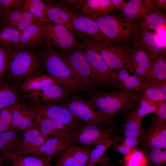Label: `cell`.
Segmentation results:
<instances>
[{
	"instance_id": "1",
	"label": "cell",
	"mask_w": 166,
	"mask_h": 166,
	"mask_svg": "<svg viewBox=\"0 0 166 166\" xmlns=\"http://www.w3.org/2000/svg\"><path fill=\"white\" fill-rule=\"evenodd\" d=\"M84 16L97 22L101 32L112 44L128 51L139 41L140 30L138 25L121 16Z\"/></svg>"
},
{
	"instance_id": "2",
	"label": "cell",
	"mask_w": 166,
	"mask_h": 166,
	"mask_svg": "<svg viewBox=\"0 0 166 166\" xmlns=\"http://www.w3.org/2000/svg\"><path fill=\"white\" fill-rule=\"evenodd\" d=\"M142 91L123 90L111 92H95L91 94L88 102L102 114L113 118L117 114L127 112L135 106Z\"/></svg>"
},
{
	"instance_id": "3",
	"label": "cell",
	"mask_w": 166,
	"mask_h": 166,
	"mask_svg": "<svg viewBox=\"0 0 166 166\" xmlns=\"http://www.w3.org/2000/svg\"><path fill=\"white\" fill-rule=\"evenodd\" d=\"M67 132L71 144L90 146L107 142L116 135L113 128H104L96 124L81 121L71 126Z\"/></svg>"
},
{
	"instance_id": "4",
	"label": "cell",
	"mask_w": 166,
	"mask_h": 166,
	"mask_svg": "<svg viewBox=\"0 0 166 166\" xmlns=\"http://www.w3.org/2000/svg\"><path fill=\"white\" fill-rule=\"evenodd\" d=\"M81 38V43L97 52L113 72L123 68L130 70L131 56L127 50L110 42H100L88 37Z\"/></svg>"
},
{
	"instance_id": "5",
	"label": "cell",
	"mask_w": 166,
	"mask_h": 166,
	"mask_svg": "<svg viewBox=\"0 0 166 166\" xmlns=\"http://www.w3.org/2000/svg\"><path fill=\"white\" fill-rule=\"evenodd\" d=\"M60 53L73 74L79 89H90L95 86L90 65L80 46Z\"/></svg>"
},
{
	"instance_id": "6",
	"label": "cell",
	"mask_w": 166,
	"mask_h": 166,
	"mask_svg": "<svg viewBox=\"0 0 166 166\" xmlns=\"http://www.w3.org/2000/svg\"><path fill=\"white\" fill-rule=\"evenodd\" d=\"M40 52L41 61L49 75L76 86L74 76L65 63L61 53L51 46L45 45Z\"/></svg>"
},
{
	"instance_id": "7",
	"label": "cell",
	"mask_w": 166,
	"mask_h": 166,
	"mask_svg": "<svg viewBox=\"0 0 166 166\" xmlns=\"http://www.w3.org/2000/svg\"><path fill=\"white\" fill-rule=\"evenodd\" d=\"M22 46L12 52L8 70L9 75L16 79L25 78L37 73L38 59L30 49Z\"/></svg>"
},
{
	"instance_id": "8",
	"label": "cell",
	"mask_w": 166,
	"mask_h": 166,
	"mask_svg": "<svg viewBox=\"0 0 166 166\" xmlns=\"http://www.w3.org/2000/svg\"><path fill=\"white\" fill-rule=\"evenodd\" d=\"M60 104L66 107L76 118L81 121L106 125L111 123L113 118L101 113L88 101L78 97L65 98Z\"/></svg>"
},
{
	"instance_id": "9",
	"label": "cell",
	"mask_w": 166,
	"mask_h": 166,
	"mask_svg": "<svg viewBox=\"0 0 166 166\" xmlns=\"http://www.w3.org/2000/svg\"><path fill=\"white\" fill-rule=\"evenodd\" d=\"M90 65L92 77L95 86L104 88L119 89L113 77V71L106 65L95 51L80 43Z\"/></svg>"
},
{
	"instance_id": "10",
	"label": "cell",
	"mask_w": 166,
	"mask_h": 166,
	"mask_svg": "<svg viewBox=\"0 0 166 166\" xmlns=\"http://www.w3.org/2000/svg\"><path fill=\"white\" fill-rule=\"evenodd\" d=\"M45 45L61 51L80 47V43L73 33L65 27L52 22H45L43 28Z\"/></svg>"
},
{
	"instance_id": "11",
	"label": "cell",
	"mask_w": 166,
	"mask_h": 166,
	"mask_svg": "<svg viewBox=\"0 0 166 166\" xmlns=\"http://www.w3.org/2000/svg\"><path fill=\"white\" fill-rule=\"evenodd\" d=\"M78 88L71 84H54L42 89L27 93L26 97L39 104H56L66 98L68 94Z\"/></svg>"
},
{
	"instance_id": "12",
	"label": "cell",
	"mask_w": 166,
	"mask_h": 166,
	"mask_svg": "<svg viewBox=\"0 0 166 166\" xmlns=\"http://www.w3.org/2000/svg\"><path fill=\"white\" fill-rule=\"evenodd\" d=\"M140 137L143 151L152 148L166 149V121L152 117L150 124L147 128H144Z\"/></svg>"
},
{
	"instance_id": "13",
	"label": "cell",
	"mask_w": 166,
	"mask_h": 166,
	"mask_svg": "<svg viewBox=\"0 0 166 166\" xmlns=\"http://www.w3.org/2000/svg\"><path fill=\"white\" fill-rule=\"evenodd\" d=\"M71 10L85 15H107L115 11L111 0H64Z\"/></svg>"
},
{
	"instance_id": "14",
	"label": "cell",
	"mask_w": 166,
	"mask_h": 166,
	"mask_svg": "<svg viewBox=\"0 0 166 166\" xmlns=\"http://www.w3.org/2000/svg\"><path fill=\"white\" fill-rule=\"evenodd\" d=\"M75 13L70 31L76 37H88L98 42H110L100 30L97 22L80 14Z\"/></svg>"
},
{
	"instance_id": "15",
	"label": "cell",
	"mask_w": 166,
	"mask_h": 166,
	"mask_svg": "<svg viewBox=\"0 0 166 166\" xmlns=\"http://www.w3.org/2000/svg\"><path fill=\"white\" fill-rule=\"evenodd\" d=\"M31 106L38 116L49 118L68 126L79 122L68 109L61 104L34 103Z\"/></svg>"
},
{
	"instance_id": "16",
	"label": "cell",
	"mask_w": 166,
	"mask_h": 166,
	"mask_svg": "<svg viewBox=\"0 0 166 166\" xmlns=\"http://www.w3.org/2000/svg\"><path fill=\"white\" fill-rule=\"evenodd\" d=\"M9 108L11 114L14 130L20 133L34 128L38 115L31 106L19 103Z\"/></svg>"
},
{
	"instance_id": "17",
	"label": "cell",
	"mask_w": 166,
	"mask_h": 166,
	"mask_svg": "<svg viewBox=\"0 0 166 166\" xmlns=\"http://www.w3.org/2000/svg\"><path fill=\"white\" fill-rule=\"evenodd\" d=\"M93 146L70 144L60 155L55 166H85Z\"/></svg>"
},
{
	"instance_id": "18",
	"label": "cell",
	"mask_w": 166,
	"mask_h": 166,
	"mask_svg": "<svg viewBox=\"0 0 166 166\" xmlns=\"http://www.w3.org/2000/svg\"><path fill=\"white\" fill-rule=\"evenodd\" d=\"M67 131L61 134L49 137L38 148L24 155L43 156L50 161L53 157L60 155L71 144Z\"/></svg>"
},
{
	"instance_id": "19",
	"label": "cell",
	"mask_w": 166,
	"mask_h": 166,
	"mask_svg": "<svg viewBox=\"0 0 166 166\" xmlns=\"http://www.w3.org/2000/svg\"><path fill=\"white\" fill-rule=\"evenodd\" d=\"M152 0H130L122 8L121 16L132 22L139 20L159 10Z\"/></svg>"
},
{
	"instance_id": "20",
	"label": "cell",
	"mask_w": 166,
	"mask_h": 166,
	"mask_svg": "<svg viewBox=\"0 0 166 166\" xmlns=\"http://www.w3.org/2000/svg\"><path fill=\"white\" fill-rule=\"evenodd\" d=\"M128 51L131 56L129 70L145 84L148 78L151 60L139 42Z\"/></svg>"
},
{
	"instance_id": "21",
	"label": "cell",
	"mask_w": 166,
	"mask_h": 166,
	"mask_svg": "<svg viewBox=\"0 0 166 166\" xmlns=\"http://www.w3.org/2000/svg\"><path fill=\"white\" fill-rule=\"evenodd\" d=\"M60 2L54 4H47V17L51 22L62 26L70 30L75 13L61 1Z\"/></svg>"
},
{
	"instance_id": "22",
	"label": "cell",
	"mask_w": 166,
	"mask_h": 166,
	"mask_svg": "<svg viewBox=\"0 0 166 166\" xmlns=\"http://www.w3.org/2000/svg\"><path fill=\"white\" fill-rule=\"evenodd\" d=\"M112 76L120 90L141 92L144 89V83L128 69L113 72Z\"/></svg>"
},
{
	"instance_id": "23",
	"label": "cell",
	"mask_w": 166,
	"mask_h": 166,
	"mask_svg": "<svg viewBox=\"0 0 166 166\" xmlns=\"http://www.w3.org/2000/svg\"><path fill=\"white\" fill-rule=\"evenodd\" d=\"M139 42L142 45L151 60L166 56V45L152 32L140 30Z\"/></svg>"
},
{
	"instance_id": "24",
	"label": "cell",
	"mask_w": 166,
	"mask_h": 166,
	"mask_svg": "<svg viewBox=\"0 0 166 166\" xmlns=\"http://www.w3.org/2000/svg\"><path fill=\"white\" fill-rule=\"evenodd\" d=\"M54 84H71L50 75L36 73L24 79L20 89L23 92L28 93L41 90Z\"/></svg>"
},
{
	"instance_id": "25",
	"label": "cell",
	"mask_w": 166,
	"mask_h": 166,
	"mask_svg": "<svg viewBox=\"0 0 166 166\" xmlns=\"http://www.w3.org/2000/svg\"><path fill=\"white\" fill-rule=\"evenodd\" d=\"M45 22L39 21L34 22L21 33L20 40L22 46H26L36 49L44 46L43 28Z\"/></svg>"
},
{
	"instance_id": "26",
	"label": "cell",
	"mask_w": 166,
	"mask_h": 166,
	"mask_svg": "<svg viewBox=\"0 0 166 166\" xmlns=\"http://www.w3.org/2000/svg\"><path fill=\"white\" fill-rule=\"evenodd\" d=\"M49 138L44 136L35 128L27 130L21 134L19 148L17 153L25 154L38 148Z\"/></svg>"
},
{
	"instance_id": "27",
	"label": "cell",
	"mask_w": 166,
	"mask_h": 166,
	"mask_svg": "<svg viewBox=\"0 0 166 166\" xmlns=\"http://www.w3.org/2000/svg\"><path fill=\"white\" fill-rule=\"evenodd\" d=\"M71 126L49 118L38 116L34 128L44 136L49 138L64 133Z\"/></svg>"
},
{
	"instance_id": "28",
	"label": "cell",
	"mask_w": 166,
	"mask_h": 166,
	"mask_svg": "<svg viewBox=\"0 0 166 166\" xmlns=\"http://www.w3.org/2000/svg\"><path fill=\"white\" fill-rule=\"evenodd\" d=\"M3 157L12 166H52L46 157L16 152Z\"/></svg>"
},
{
	"instance_id": "29",
	"label": "cell",
	"mask_w": 166,
	"mask_h": 166,
	"mask_svg": "<svg viewBox=\"0 0 166 166\" xmlns=\"http://www.w3.org/2000/svg\"><path fill=\"white\" fill-rule=\"evenodd\" d=\"M21 134L12 130L0 132V153L3 157L18 152Z\"/></svg>"
},
{
	"instance_id": "30",
	"label": "cell",
	"mask_w": 166,
	"mask_h": 166,
	"mask_svg": "<svg viewBox=\"0 0 166 166\" xmlns=\"http://www.w3.org/2000/svg\"><path fill=\"white\" fill-rule=\"evenodd\" d=\"M140 30L144 32L156 31L165 30L166 16L159 10L146 17L138 21L136 23Z\"/></svg>"
},
{
	"instance_id": "31",
	"label": "cell",
	"mask_w": 166,
	"mask_h": 166,
	"mask_svg": "<svg viewBox=\"0 0 166 166\" xmlns=\"http://www.w3.org/2000/svg\"><path fill=\"white\" fill-rule=\"evenodd\" d=\"M142 96L152 101L162 102L166 101V82L147 79Z\"/></svg>"
},
{
	"instance_id": "32",
	"label": "cell",
	"mask_w": 166,
	"mask_h": 166,
	"mask_svg": "<svg viewBox=\"0 0 166 166\" xmlns=\"http://www.w3.org/2000/svg\"><path fill=\"white\" fill-rule=\"evenodd\" d=\"M21 33L15 28L7 26H0V44L12 49L22 46L20 40Z\"/></svg>"
},
{
	"instance_id": "33",
	"label": "cell",
	"mask_w": 166,
	"mask_h": 166,
	"mask_svg": "<svg viewBox=\"0 0 166 166\" xmlns=\"http://www.w3.org/2000/svg\"><path fill=\"white\" fill-rule=\"evenodd\" d=\"M163 102L151 101L141 95L136 104V108L130 113L136 117L143 120L148 114H156Z\"/></svg>"
},
{
	"instance_id": "34",
	"label": "cell",
	"mask_w": 166,
	"mask_h": 166,
	"mask_svg": "<svg viewBox=\"0 0 166 166\" xmlns=\"http://www.w3.org/2000/svg\"><path fill=\"white\" fill-rule=\"evenodd\" d=\"M19 95L12 86L2 81L0 82V110L19 103Z\"/></svg>"
},
{
	"instance_id": "35",
	"label": "cell",
	"mask_w": 166,
	"mask_h": 166,
	"mask_svg": "<svg viewBox=\"0 0 166 166\" xmlns=\"http://www.w3.org/2000/svg\"><path fill=\"white\" fill-rule=\"evenodd\" d=\"M147 79L166 82V56L160 57L151 60Z\"/></svg>"
},
{
	"instance_id": "36",
	"label": "cell",
	"mask_w": 166,
	"mask_h": 166,
	"mask_svg": "<svg viewBox=\"0 0 166 166\" xmlns=\"http://www.w3.org/2000/svg\"><path fill=\"white\" fill-rule=\"evenodd\" d=\"M142 120L129 113L126 123L122 125L123 135L130 137L139 138L144 128L142 125Z\"/></svg>"
},
{
	"instance_id": "37",
	"label": "cell",
	"mask_w": 166,
	"mask_h": 166,
	"mask_svg": "<svg viewBox=\"0 0 166 166\" xmlns=\"http://www.w3.org/2000/svg\"><path fill=\"white\" fill-rule=\"evenodd\" d=\"M123 163L124 166H148L149 163L144 152L138 148L124 155Z\"/></svg>"
},
{
	"instance_id": "38",
	"label": "cell",
	"mask_w": 166,
	"mask_h": 166,
	"mask_svg": "<svg viewBox=\"0 0 166 166\" xmlns=\"http://www.w3.org/2000/svg\"><path fill=\"white\" fill-rule=\"evenodd\" d=\"M118 136V135H117L112 139L96 146L92 150L85 166H97L106 152Z\"/></svg>"
},
{
	"instance_id": "39",
	"label": "cell",
	"mask_w": 166,
	"mask_h": 166,
	"mask_svg": "<svg viewBox=\"0 0 166 166\" xmlns=\"http://www.w3.org/2000/svg\"><path fill=\"white\" fill-rule=\"evenodd\" d=\"M144 151L150 163L157 166H162L166 163V149L152 148Z\"/></svg>"
},
{
	"instance_id": "40",
	"label": "cell",
	"mask_w": 166,
	"mask_h": 166,
	"mask_svg": "<svg viewBox=\"0 0 166 166\" xmlns=\"http://www.w3.org/2000/svg\"><path fill=\"white\" fill-rule=\"evenodd\" d=\"M12 52V49L0 44V82L8 70Z\"/></svg>"
},
{
	"instance_id": "41",
	"label": "cell",
	"mask_w": 166,
	"mask_h": 166,
	"mask_svg": "<svg viewBox=\"0 0 166 166\" xmlns=\"http://www.w3.org/2000/svg\"><path fill=\"white\" fill-rule=\"evenodd\" d=\"M23 11V8L10 10L4 14L2 15L0 27L7 26L16 28Z\"/></svg>"
},
{
	"instance_id": "42",
	"label": "cell",
	"mask_w": 166,
	"mask_h": 166,
	"mask_svg": "<svg viewBox=\"0 0 166 166\" xmlns=\"http://www.w3.org/2000/svg\"><path fill=\"white\" fill-rule=\"evenodd\" d=\"M12 130V118L9 108L0 110V132Z\"/></svg>"
},
{
	"instance_id": "43",
	"label": "cell",
	"mask_w": 166,
	"mask_h": 166,
	"mask_svg": "<svg viewBox=\"0 0 166 166\" xmlns=\"http://www.w3.org/2000/svg\"><path fill=\"white\" fill-rule=\"evenodd\" d=\"M39 21L46 22L44 20L35 17L30 13L24 10L16 28L22 33L26 28L31 24Z\"/></svg>"
},
{
	"instance_id": "44",
	"label": "cell",
	"mask_w": 166,
	"mask_h": 166,
	"mask_svg": "<svg viewBox=\"0 0 166 166\" xmlns=\"http://www.w3.org/2000/svg\"><path fill=\"white\" fill-rule=\"evenodd\" d=\"M25 0H0V12L2 15L10 10L23 8Z\"/></svg>"
},
{
	"instance_id": "45",
	"label": "cell",
	"mask_w": 166,
	"mask_h": 166,
	"mask_svg": "<svg viewBox=\"0 0 166 166\" xmlns=\"http://www.w3.org/2000/svg\"><path fill=\"white\" fill-rule=\"evenodd\" d=\"M23 9L24 10L28 12L36 17L44 20L46 22H51L48 19L46 14L45 12L28 3L25 0Z\"/></svg>"
},
{
	"instance_id": "46",
	"label": "cell",
	"mask_w": 166,
	"mask_h": 166,
	"mask_svg": "<svg viewBox=\"0 0 166 166\" xmlns=\"http://www.w3.org/2000/svg\"><path fill=\"white\" fill-rule=\"evenodd\" d=\"M112 145L114 150L116 152L125 155L135 150L126 145L121 139L118 136L114 141Z\"/></svg>"
},
{
	"instance_id": "47",
	"label": "cell",
	"mask_w": 166,
	"mask_h": 166,
	"mask_svg": "<svg viewBox=\"0 0 166 166\" xmlns=\"http://www.w3.org/2000/svg\"><path fill=\"white\" fill-rule=\"evenodd\" d=\"M121 137L125 144L132 149H138L140 145V141L139 138L130 137L124 135Z\"/></svg>"
},
{
	"instance_id": "48",
	"label": "cell",
	"mask_w": 166,
	"mask_h": 166,
	"mask_svg": "<svg viewBox=\"0 0 166 166\" xmlns=\"http://www.w3.org/2000/svg\"><path fill=\"white\" fill-rule=\"evenodd\" d=\"M25 1L28 3L42 10L46 14L48 5L44 1L40 0H25Z\"/></svg>"
},
{
	"instance_id": "49",
	"label": "cell",
	"mask_w": 166,
	"mask_h": 166,
	"mask_svg": "<svg viewBox=\"0 0 166 166\" xmlns=\"http://www.w3.org/2000/svg\"><path fill=\"white\" fill-rule=\"evenodd\" d=\"M156 116L154 117L156 118L163 121L166 120V101L163 102L158 108Z\"/></svg>"
},
{
	"instance_id": "50",
	"label": "cell",
	"mask_w": 166,
	"mask_h": 166,
	"mask_svg": "<svg viewBox=\"0 0 166 166\" xmlns=\"http://www.w3.org/2000/svg\"><path fill=\"white\" fill-rule=\"evenodd\" d=\"M97 166H118L111 162L109 158L104 156L99 162Z\"/></svg>"
},
{
	"instance_id": "51",
	"label": "cell",
	"mask_w": 166,
	"mask_h": 166,
	"mask_svg": "<svg viewBox=\"0 0 166 166\" xmlns=\"http://www.w3.org/2000/svg\"><path fill=\"white\" fill-rule=\"evenodd\" d=\"M113 3L115 11H121L122 8L127 3L124 0H111Z\"/></svg>"
},
{
	"instance_id": "52",
	"label": "cell",
	"mask_w": 166,
	"mask_h": 166,
	"mask_svg": "<svg viewBox=\"0 0 166 166\" xmlns=\"http://www.w3.org/2000/svg\"><path fill=\"white\" fill-rule=\"evenodd\" d=\"M155 4L159 8L163 9L166 11V0H153Z\"/></svg>"
},
{
	"instance_id": "53",
	"label": "cell",
	"mask_w": 166,
	"mask_h": 166,
	"mask_svg": "<svg viewBox=\"0 0 166 166\" xmlns=\"http://www.w3.org/2000/svg\"><path fill=\"white\" fill-rule=\"evenodd\" d=\"M3 156H0V166H6L3 164V162L5 160Z\"/></svg>"
},
{
	"instance_id": "54",
	"label": "cell",
	"mask_w": 166,
	"mask_h": 166,
	"mask_svg": "<svg viewBox=\"0 0 166 166\" xmlns=\"http://www.w3.org/2000/svg\"><path fill=\"white\" fill-rule=\"evenodd\" d=\"M2 15L0 12V24L2 18Z\"/></svg>"
},
{
	"instance_id": "55",
	"label": "cell",
	"mask_w": 166,
	"mask_h": 166,
	"mask_svg": "<svg viewBox=\"0 0 166 166\" xmlns=\"http://www.w3.org/2000/svg\"><path fill=\"white\" fill-rule=\"evenodd\" d=\"M148 166H157L155 165L149 163Z\"/></svg>"
}]
</instances>
